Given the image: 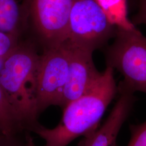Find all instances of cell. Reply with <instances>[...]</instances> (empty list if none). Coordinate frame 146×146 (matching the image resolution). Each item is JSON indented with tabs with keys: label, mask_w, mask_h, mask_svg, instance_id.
<instances>
[{
	"label": "cell",
	"mask_w": 146,
	"mask_h": 146,
	"mask_svg": "<svg viewBox=\"0 0 146 146\" xmlns=\"http://www.w3.org/2000/svg\"><path fill=\"white\" fill-rule=\"evenodd\" d=\"M114 70L106 66L87 92L67 104L63 108L62 119L56 127L48 129L38 123L31 131L45 141L44 146H67L78 137L95 130L117 93Z\"/></svg>",
	"instance_id": "1"
},
{
	"label": "cell",
	"mask_w": 146,
	"mask_h": 146,
	"mask_svg": "<svg viewBox=\"0 0 146 146\" xmlns=\"http://www.w3.org/2000/svg\"><path fill=\"white\" fill-rule=\"evenodd\" d=\"M40 56L32 44L20 42L0 64V87L25 131L38 123L36 86Z\"/></svg>",
	"instance_id": "2"
},
{
	"label": "cell",
	"mask_w": 146,
	"mask_h": 146,
	"mask_svg": "<svg viewBox=\"0 0 146 146\" xmlns=\"http://www.w3.org/2000/svg\"><path fill=\"white\" fill-rule=\"evenodd\" d=\"M106 66L123 77L120 85L146 94V37L136 28L116 27L114 41L106 50Z\"/></svg>",
	"instance_id": "3"
},
{
	"label": "cell",
	"mask_w": 146,
	"mask_h": 146,
	"mask_svg": "<svg viewBox=\"0 0 146 146\" xmlns=\"http://www.w3.org/2000/svg\"><path fill=\"white\" fill-rule=\"evenodd\" d=\"M116 30L95 0H74L64 42L94 52L114 37Z\"/></svg>",
	"instance_id": "4"
},
{
	"label": "cell",
	"mask_w": 146,
	"mask_h": 146,
	"mask_svg": "<svg viewBox=\"0 0 146 146\" xmlns=\"http://www.w3.org/2000/svg\"><path fill=\"white\" fill-rule=\"evenodd\" d=\"M25 21L31 24L44 49L67 39L68 21L74 0H21Z\"/></svg>",
	"instance_id": "5"
},
{
	"label": "cell",
	"mask_w": 146,
	"mask_h": 146,
	"mask_svg": "<svg viewBox=\"0 0 146 146\" xmlns=\"http://www.w3.org/2000/svg\"><path fill=\"white\" fill-rule=\"evenodd\" d=\"M70 62L67 44L44 49L40 56L36 86L37 111L39 115L48 107H61Z\"/></svg>",
	"instance_id": "6"
},
{
	"label": "cell",
	"mask_w": 146,
	"mask_h": 146,
	"mask_svg": "<svg viewBox=\"0 0 146 146\" xmlns=\"http://www.w3.org/2000/svg\"><path fill=\"white\" fill-rule=\"evenodd\" d=\"M66 43L70 51V62L61 107L82 96L90 88L102 73L96 68L93 59V52L73 47Z\"/></svg>",
	"instance_id": "7"
},
{
	"label": "cell",
	"mask_w": 146,
	"mask_h": 146,
	"mask_svg": "<svg viewBox=\"0 0 146 146\" xmlns=\"http://www.w3.org/2000/svg\"><path fill=\"white\" fill-rule=\"evenodd\" d=\"M119 98L99 128L84 136L78 146H117V136L135 102L134 93L119 84Z\"/></svg>",
	"instance_id": "8"
},
{
	"label": "cell",
	"mask_w": 146,
	"mask_h": 146,
	"mask_svg": "<svg viewBox=\"0 0 146 146\" xmlns=\"http://www.w3.org/2000/svg\"><path fill=\"white\" fill-rule=\"evenodd\" d=\"M27 25L17 0H0V31L20 37Z\"/></svg>",
	"instance_id": "9"
},
{
	"label": "cell",
	"mask_w": 146,
	"mask_h": 146,
	"mask_svg": "<svg viewBox=\"0 0 146 146\" xmlns=\"http://www.w3.org/2000/svg\"><path fill=\"white\" fill-rule=\"evenodd\" d=\"M108 21L117 28L132 29L136 28L128 17L127 0H95Z\"/></svg>",
	"instance_id": "10"
},
{
	"label": "cell",
	"mask_w": 146,
	"mask_h": 146,
	"mask_svg": "<svg viewBox=\"0 0 146 146\" xmlns=\"http://www.w3.org/2000/svg\"><path fill=\"white\" fill-rule=\"evenodd\" d=\"M0 128L5 136L22 132L21 127L0 87Z\"/></svg>",
	"instance_id": "11"
},
{
	"label": "cell",
	"mask_w": 146,
	"mask_h": 146,
	"mask_svg": "<svg viewBox=\"0 0 146 146\" xmlns=\"http://www.w3.org/2000/svg\"><path fill=\"white\" fill-rule=\"evenodd\" d=\"M20 42L19 37L0 31V61L10 54Z\"/></svg>",
	"instance_id": "12"
},
{
	"label": "cell",
	"mask_w": 146,
	"mask_h": 146,
	"mask_svg": "<svg viewBox=\"0 0 146 146\" xmlns=\"http://www.w3.org/2000/svg\"><path fill=\"white\" fill-rule=\"evenodd\" d=\"M131 139L127 146H146V121L139 125H131Z\"/></svg>",
	"instance_id": "13"
},
{
	"label": "cell",
	"mask_w": 146,
	"mask_h": 146,
	"mask_svg": "<svg viewBox=\"0 0 146 146\" xmlns=\"http://www.w3.org/2000/svg\"><path fill=\"white\" fill-rule=\"evenodd\" d=\"M132 23L136 25H146V0H139L138 10L133 16Z\"/></svg>",
	"instance_id": "14"
},
{
	"label": "cell",
	"mask_w": 146,
	"mask_h": 146,
	"mask_svg": "<svg viewBox=\"0 0 146 146\" xmlns=\"http://www.w3.org/2000/svg\"><path fill=\"white\" fill-rule=\"evenodd\" d=\"M0 146H26L25 137L23 141L19 133L13 135H4L0 140Z\"/></svg>",
	"instance_id": "15"
},
{
	"label": "cell",
	"mask_w": 146,
	"mask_h": 146,
	"mask_svg": "<svg viewBox=\"0 0 146 146\" xmlns=\"http://www.w3.org/2000/svg\"><path fill=\"white\" fill-rule=\"evenodd\" d=\"M25 141L26 146H37L28 131H27L25 133Z\"/></svg>",
	"instance_id": "16"
},
{
	"label": "cell",
	"mask_w": 146,
	"mask_h": 146,
	"mask_svg": "<svg viewBox=\"0 0 146 146\" xmlns=\"http://www.w3.org/2000/svg\"><path fill=\"white\" fill-rule=\"evenodd\" d=\"M4 135H5L3 134V133L2 131V129H1V128H0V140L2 139V138L3 137V136Z\"/></svg>",
	"instance_id": "17"
}]
</instances>
